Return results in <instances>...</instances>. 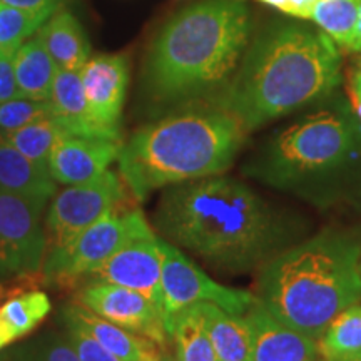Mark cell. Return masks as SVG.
<instances>
[{"label": "cell", "mask_w": 361, "mask_h": 361, "mask_svg": "<svg viewBox=\"0 0 361 361\" xmlns=\"http://www.w3.org/2000/svg\"><path fill=\"white\" fill-rule=\"evenodd\" d=\"M123 141L69 137L62 139L49 156L47 171L57 184L74 186L106 173L119 157Z\"/></svg>", "instance_id": "9a60e30c"}, {"label": "cell", "mask_w": 361, "mask_h": 361, "mask_svg": "<svg viewBox=\"0 0 361 361\" xmlns=\"http://www.w3.org/2000/svg\"><path fill=\"white\" fill-rule=\"evenodd\" d=\"M51 311V300L45 293L27 291L11 298L0 306V318L4 319L17 341L32 333Z\"/></svg>", "instance_id": "484cf974"}, {"label": "cell", "mask_w": 361, "mask_h": 361, "mask_svg": "<svg viewBox=\"0 0 361 361\" xmlns=\"http://www.w3.org/2000/svg\"><path fill=\"white\" fill-rule=\"evenodd\" d=\"M0 191L45 206L57 192V183L45 166L22 154L0 134Z\"/></svg>", "instance_id": "e0dca14e"}, {"label": "cell", "mask_w": 361, "mask_h": 361, "mask_svg": "<svg viewBox=\"0 0 361 361\" xmlns=\"http://www.w3.org/2000/svg\"><path fill=\"white\" fill-rule=\"evenodd\" d=\"M0 361H6V356H4V355H0Z\"/></svg>", "instance_id": "74e56055"}, {"label": "cell", "mask_w": 361, "mask_h": 361, "mask_svg": "<svg viewBox=\"0 0 361 361\" xmlns=\"http://www.w3.org/2000/svg\"><path fill=\"white\" fill-rule=\"evenodd\" d=\"M360 129L348 112L318 111L281 130L246 173L284 192L322 191L353 162Z\"/></svg>", "instance_id": "8992f818"}, {"label": "cell", "mask_w": 361, "mask_h": 361, "mask_svg": "<svg viewBox=\"0 0 361 361\" xmlns=\"http://www.w3.org/2000/svg\"><path fill=\"white\" fill-rule=\"evenodd\" d=\"M4 135L22 154L47 168L49 156L52 154L54 147L71 134L54 117H47Z\"/></svg>", "instance_id": "d4e9b609"}, {"label": "cell", "mask_w": 361, "mask_h": 361, "mask_svg": "<svg viewBox=\"0 0 361 361\" xmlns=\"http://www.w3.org/2000/svg\"><path fill=\"white\" fill-rule=\"evenodd\" d=\"M13 341H16V338H13L11 329L7 328V324L4 323V319L0 318V351H2L6 346H8Z\"/></svg>", "instance_id": "e575fe53"}, {"label": "cell", "mask_w": 361, "mask_h": 361, "mask_svg": "<svg viewBox=\"0 0 361 361\" xmlns=\"http://www.w3.org/2000/svg\"><path fill=\"white\" fill-rule=\"evenodd\" d=\"M62 324H64L67 331V340L71 341L72 348L75 350L80 361H124L112 355L111 351H107L102 345H99L87 331H84L75 323L62 319Z\"/></svg>", "instance_id": "f546056e"}, {"label": "cell", "mask_w": 361, "mask_h": 361, "mask_svg": "<svg viewBox=\"0 0 361 361\" xmlns=\"http://www.w3.org/2000/svg\"><path fill=\"white\" fill-rule=\"evenodd\" d=\"M341 80V54L323 32L276 24L246 49L228 85L213 99L246 133L328 96Z\"/></svg>", "instance_id": "7a4b0ae2"}, {"label": "cell", "mask_w": 361, "mask_h": 361, "mask_svg": "<svg viewBox=\"0 0 361 361\" xmlns=\"http://www.w3.org/2000/svg\"><path fill=\"white\" fill-rule=\"evenodd\" d=\"M52 117L71 135L89 139H109V141H123L102 126H99L90 114L87 99H85L82 80L79 72L59 69L54 80L51 97Z\"/></svg>", "instance_id": "2e32d148"}, {"label": "cell", "mask_w": 361, "mask_h": 361, "mask_svg": "<svg viewBox=\"0 0 361 361\" xmlns=\"http://www.w3.org/2000/svg\"><path fill=\"white\" fill-rule=\"evenodd\" d=\"M156 231L226 273L263 268L296 238L295 221L231 176H209L164 189Z\"/></svg>", "instance_id": "6da1fadb"}, {"label": "cell", "mask_w": 361, "mask_h": 361, "mask_svg": "<svg viewBox=\"0 0 361 361\" xmlns=\"http://www.w3.org/2000/svg\"><path fill=\"white\" fill-rule=\"evenodd\" d=\"M13 67L22 96L49 101L59 67L37 34L20 45L13 56Z\"/></svg>", "instance_id": "44dd1931"}, {"label": "cell", "mask_w": 361, "mask_h": 361, "mask_svg": "<svg viewBox=\"0 0 361 361\" xmlns=\"http://www.w3.org/2000/svg\"><path fill=\"white\" fill-rule=\"evenodd\" d=\"M44 206L0 191V274L25 278L44 268L47 236L42 226Z\"/></svg>", "instance_id": "30bf717a"}, {"label": "cell", "mask_w": 361, "mask_h": 361, "mask_svg": "<svg viewBox=\"0 0 361 361\" xmlns=\"http://www.w3.org/2000/svg\"><path fill=\"white\" fill-rule=\"evenodd\" d=\"M49 19L0 2V51L16 54Z\"/></svg>", "instance_id": "4316f807"}, {"label": "cell", "mask_w": 361, "mask_h": 361, "mask_svg": "<svg viewBox=\"0 0 361 361\" xmlns=\"http://www.w3.org/2000/svg\"><path fill=\"white\" fill-rule=\"evenodd\" d=\"M246 130L231 112L209 104L142 126L123 142L119 174L135 200L157 189L224 174Z\"/></svg>", "instance_id": "277c9868"}, {"label": "cell", "mask_w": 361, "mask_h": 361, "mask_svg": "<svg viewBox=\"0 0 361 361\" xmlns=\"http://www.w3.org/2000/svg\"><path fill=\"white\" fill-rule=\"evenodd\" d=\"M166 331L174 343L176 361H219L197 305L176 313L166 323Z\"/></svg>", "instance_id": "603a6c76"}, {"label": "cell", "mask_w": 361, "mask_h": 361, "mask_svg": "<svg viewBox=\"0 0 361 361\" xmlns=\"http://www.w3.org/2000/svg\"><path fill=\"white\" fill-rule=\"evenodd\" d=\"M251 35L246 0H201L156 35L144 64V89L157 104H184L218 94L245 56Z\"/></svg>", "instance_id": "3957f363"}, {"label": "cell", "mask_w": 361, "mask_h": 361, "mask_svg": "<svg viewBox=\"0 0 361 361\" xmlns=\"http://www.w3.org/2000/svg\"><path fill=\"white\" fill-rule=\"evenodd\" d=\"M52 117L51 102L17 97L0 104V134H8L37 121Z\"/></svg>", "instance_id": "f1b7e54d"}, {"label": "cell", "mask_w": 361, "mask_h": 361, "mask_svg": "<svg viewBox=\"0 0 361 361\" xmlns=\"http://www.w3.org/2000/svg\"><path fill=\"white\" fill-rule=\"evenodd\" d=\"M207 336L219 361H251L252 338L245 314H231L213 303H197Z\"/></svg>", "instance_id": "ffe728a7"}, {"label": "cell", "mask_w": 361, "mask_h": 361, "mask_svg": "<svg viewBox=\"0 0 361 361\" xmlns=\"http://www.w3.org/2000/svg\"><path fill=\"white\" fill-rule=\"evenodd\" d=\"M0 2L19 8V11L34 13V16L45 17V19H51L57 7L61 6V0H0Z\"/></svg>", "instance_id": "d6a6232c"}, {"label": "cell", "mask_w": 361, "mask_h": 361, "mask_svg": "<svg viewBox=\"0 0 361 361\" xmlns=\"http://www.w3.org/2000/svg\"><path fill=\"white\" fill-rule=\"evenodd\" d=\"M360 11H361V0H360Z\"/></svg>", "instance_id": "ab89813d"}, {"label": "cell", "mask_w": 361, "mask_h": 361, "mask_svg": "<svg viewBox=\"0 0 361 361\" xmlns=\"http://www.w3.org/2000/svg\"><path fill=\"white\" fill-rule=\"evenodd\" d=\"M161 268L159 236L151 228L129 238L85 279L87 283H109L129 288L141 293L161 310Z\"/></svg>", "instance_id": "7c38bea8"}, {"label": "cell", "mask_w": 361, "mask_h": 361, "mask_svg": "<svg viewBox=\"0 0 361 361\" xmlns=\"http://www.w3.org/2000/svg\"><path fill=\"white\" fill-rule=\"evenodd\" d=\"M258 2L276 8L286 16L308 20L311 19V12H313L318 0H258Z\"/></svg>", "instance_id": "1f68e13d"}, {"label": "cell", "mask_w": 361, "mask_h": 361, "mask_svg": "<svg viewBox=\"0 0 361 361\" xmlns=\"http://www.w3.org/2000/svg\"><path fill=\"white\" fill-rule=\"evenodd\" d=\"M335 361H361V353L348 356V358H341V360H335Z\"/></svg>", "instance_id": "8d00e7d4"}, {"label": "cell", "mask_w": 361, "mask_h": 361, "mask_svg": "<svg viewBox=\"0 0 361 361\" xmlns=\"http://www.w3.org/2000/svg\"><path fill=\"white\" fill-rule=\"evenodd\" d=\"M319 356L335 361L361 353V303H355L335 316L318 340Z\"/></svg>", "instance_id": "cb8c5ba5"}, {"label": "cell", "mask_w": 361, "mask_h": 361, "mask_svg": "<svg viewBox=\"0 0 361 361\" xmlns=\"http://www.w3.org/2000/svg\"><path fill=\"white\" fill-rule=\"evenodd\" d=\"M162 252L161 313L166 323L179 311L197 303H213L231 314H246L258 301L252 293L216 283L178 246L159 236Z\"/></svg>", "instance_id": "ba28073f"}, {"label": "cell", "mask_w": 361, "mask_h": 361, "mask_svg": "<svg viewBox=\"0 0 361 361\" xmlns=\"http://www.w3.org/2000/svg\"><path fill=\"white\" fill-rule=\"evenodd\" d=\"M151 226L137 209L104 216L66 246L47 251L42 273L51 283H75L106 263L121 246Z\"/></svg>", "instance_id": "52a82bcc"}, {"label": "cell", "mask_w": 361, "mask_h": 361, "mask_svg": "<svg viewBox=\"0 0 361 361\" xmlns=\"http://www.w3.org/2000/svg\"><path fill=\"white\" fill-rule=\"evenodd\" d=\"M310 20L340 49L361 52L360 0H318Z\"/></svg>", "instance_id": "7402d4cb"}, {"label": "cell", "mask_w": 361, "mask_h": 361, "mask_svg": "<svg viewBox=\"0 0 361 361\" xmlns=\"http://www.w3.org/2000/svg\"><path fill=\"white\" fill-rule=\"evenodd\" d=\"M350 101L356 119L361 123V61L351 72L350 78Z\"/></svg>", "instance_id": "836d02e7"}, {"label": "cell", "mask_w": 361, "mask_h": 361, "mask_svg": "<svg viewBox=\"0 0 361 361\" xmlns=\"http://www.w3.org/2000/svg\"><path fill=\"white\" fill-rule=\"evenodd\" d=\"M0 295H2V286H0Z\"/></svg>", "instance_id": "f35d334b"}, {"label": "cell", "mask_w": 361, "mask_h": 361, "mask_svg": "<svg viewBox=\"0 0 361 361\" xmlns=\"http://www.w3.org/2000/svg\"><path fill=\"white\" fill-rule=\"evenodd\" d=\"M78 305L161 346H166L169 340L159 306L129 288L109 283H85L78 293Z\"/></svg>", "instance_id": "8fae6325"}, {"label": "cell", "mask_w": 361, "mask_h": 361, "mask_svg": "<svg viewBox=\"0 0 361 361\" xmlns=\"http://www.w3.org/2000/svg\"><path fill=\"white\" fill-rule=\"evenodd\" d=\"M11 361H80L67 336L56 331L35 336L13 351Z\"/></svg>", "instance_id": "83f0119b"}, {"label": "cell", "mask_w": 361, "mask_h": 361, "mask_svg": "<svg viewBox=\"0 0 361 361\" xmlns=\"http://www.w3.org/2000/svg\"><path fill=\"white\" fill-rule=\"evenodd\" d=\"M61 319L75 323L84 331H87L99 345L124 361H147L152 351L159 346L149 338L117 326L80 305H66L61 310Z\"/></svg>", "instance_id": "ac0fdd59"}, {"label": "cell", "mask_w": 361, "mask_h": 361, "mask_svg": "<svg viewBox=\"0 0 361 361\" xmlns=\"http://www.w3.org/2000/svg\"><path fill=\"white\" fill-rule=\"evenodd\" d=\"M79 74L94 121L121 137V117L129 85V59L123 54H101L90 57Z\"/></svg>", "instance_id": "4fadbf2b"}, {"label": "cell", "mask_w": 361, "mask_h": 361, "mask_svg": "<svg viewBox=\"0 0 361 361\" xmlns=\"http://www.w3.org/2000/svg\"><path fill=\"white\" fill-rule=\"evenodd\" d=\"M360 263L358 238L319 233L261 268L258 300L279 322L318 341L336 314L361 303Z\"/></svg>", "instance_id": "5b68a950"}, {"label": "cell", "mask_w": 361, "mask_h": 361, "mask_svg": "<svg viewBox=\"0 0 361 361\" xmlns=\"http://www.w3.org/2000/svg\"><path fill=\"white\" fill-rule=\"evenodd\" d=\"M13 56L0 51V104L12 101V99L24 97L20 94L16 79V67H13Z\"/></svg>", "instance_id": "4dcf8cb0"}, {"label": "cell", "mask_w": 361, "mask_h": 361, "mask_svg": "<svg viewBox=\"0 0 361 361\" xmlns=\"http://www.w3.org/2000/svg\"><path fill=\"white\" fill-rule=\"evenodd\" d=\"M360 269H361V263H360Z\"/></svg>", "instance_id": "60d3db41"}, {"label": "cell", "mask_w": 361, "mask_h": 361, "mask_svg": "<svg viewBox=\"0 0 361 361\" xmlns=\"http://www.w3.org/2000/svg\"><path fill=\"white\" fill-rule=\"evenodd\" d=\"M251 329V361H318V341L279 322L258 300L245 314Z\"/></svg>", "instance_id": "5bb4252c"}, {"label": "cell", "mask_w": 361, "mask_h": 361, "mask_svg": "<svg viewBox=\"0 0 361 361\" xmlns=\"http://www.w3.org/2000/svg\"><path fill=\"white\" fill-rule=\"evenodd\" d=\"M147 361H176V356L168 353V350L164 346H157V348L152 351L151 356H149Z\"/></svg>", "instance_id": "d590c367"}, {"label": "cell", "mask_w": 361, "mask_h": 361, "mask_svg": "<svg viewBox=\"0 0 361 361\" xmlns=\"http://www.w3.org/2000/svg\"><path fill=\"white\" fill-rule=\"evenodd\" d=\"M124 180L114 171L87 183L67 186L54 194L45 216L47 251L66 246L104 216L119 211L124 201Z\"/></svg>", "instance_id": "9c48e42d"}, {"label": "cell", "mask_w": 361, "mask_h": 361, "mask_svg": "<svg viewBox=\"0 0 361 361\" xmlns=\"http://www.w3.org/2000/svg\"><path fill=\"white\" fill-rule=\"evenodd\" d=\"M39 39L61 71L80 72L90 57V44L74 13L56 12L39 29Z\"/></svg>", "instance_id": "d6986e66"}]
</instances>
